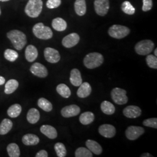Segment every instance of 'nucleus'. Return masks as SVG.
Wrapping results in <instances>:
<instances>
[{
  "label": "nucleus",
  "instance_id": "nucleus-9",
  "mask_svg": "<svg viewBox=\"0 0 157 157\" xmlns=\"http://www.w3.org/2000/svg\"><path fill=\"white\" fill-rule=\"evenodd\" d=\"M94 10L97 15L101 17L106 15L109 9V0H94Z\"/></svg>",
  "mask_w": 157,
  "mask_h": 157
},
{
  "label": "nucleus",
  "instance_id": "nucleus-7",
  "mask_svg": "<svg viewBox=\"0 0 157 157\" xmlns=\"http://www.w3.org/2000/svg\"><path fill=\"white\" fill-rule=\"evenodd\" d=\"M126 91L122 89L116 87L112 89L111 96L113 102L118 105H124L128 101Z\"/></svg>",
  "mask_w": 157,
  "mask_h": 157
},
{
  "label": "nucleus",
  "instance_id": "nucleus-23",
  "mask_svg": "<svg viewBox=\"0 0 157 157\" xmlns=\"http://www.w3.org/2000/svg\"><path fill=\"white\" fill-rule=\"evenodd\" d=\"M22 143L26 146H36L39 143V137L34 134H26L22 137Z\"/></svg>",
  "mask_w": 157,
  "mask_h": 157
},
{
  "label": "nucleus",
  "instance_id": "nucleus-2",
  "mask_svg": "<svg viewBox=\"0 0 157 157\" xmlns=\"http://www.w3.org/2000/svg\"><path fill=\"white\" fill-rule=\"evenodd\" d=\"M104 58L99 52H90L87 54L83 59V64L88 69H93L100 67L103 63Z\"/></svg>",
  "mask_w": 157,
  "mask_h": 157
},
{
  "label": "nucleus",
  "instance_id": "nucleus-24",
  "mask_svg": "<svg viewBox=\"0 0 157 157\" xmlns=\"http://www.w3.org/2000/svg\"><path fill=\"white\" fill-rule=\"evenodd\" d=\"M40 118V114L39 111L36 108H32L29 110L26 118L30 124H36L39 121Z\"/></svg>",
  "mask_w": 157,
  "mask_h": 157
},
{
  "label": "nucleus",
  "instance_id": "nucleus-38",
  "mask_svg": "<svg viewBox=\"0 0 157 157\" xmlns=\"http://www.w3.org/2000/svg\"><path fill=\"white\" fill-rule=\"evenodd\" d=\"M143 124L144 126H147V127L157 129V118H148V119H145L143 121Z\"/></svg>",
  "mask_w": 157,
  "mask_h": 157
},
{
  "label": "nucleus",
  "instance_id": "nucleus-22",
  "mask_svg": "<svg viewBox=\"0 0 157 157\" xmlns=\"http://www.w3.org/2000/svg\"><path fill=\"white\" fill-rule=\"evenodd\" d=\"M75 11L78 16H83L87 11L86 0H76L74 4Z\"/></svg>",
  "mask_w": 157,
  "mask_h": 157
},
{
  "label": "nucleus",
  "instance_id": "nucleus-6",
  "mask_svg": "<svg viewBox=\"0 0 157 157\" xmlns=\"http://www.w3.org/2000/svg\"><path fill=\"white\" fill-rule=\"evenodd\" d=\"M154 48V43L150 40H144L138 42L135 47L136 52L140 56L150 54Z\"/></svg>",
  "mask_w": 157,
  "mask_h": 157
},
{
  "label": "nucleus",
  "instance_id": "nucleus-35",
  "mask_svg": "<svg viewBox=\"0 0 157 157\" xmlns=\"http://www.w3.org/2000/svg\"><path fill=\"white\" fill-rule=\"evenodd\" d=\"M76 157H92L93 154L90 150L85 147H78L75 152Z\"/></svg>",
  "mask_w": 157,
  "mask_h": 157
},
{
  "label": "nucleus",
  "instance_id": "nucleus-1",
  "mask_svg": "<svg viewBox=\"0 0 157 157\" xmlns=\"http://www.w3.org/2000/svg\"><path fill=\"white\" fill-rule=\"evenodd\" d=\"M7 37L17 50H21L27 43L25 34L18 30H12L7 33Z\"/></svg>",
  "mask_w": 157,
  "mask_h": 157
},
{
  "label": "nucleus",
  "instance_id": "nucleus-32",
  "mask_svg": "<svg viewBox=\"0 0 157 157\" xmlns=\"http://www.w3.org/2000/svg\"><path fill=\"white\" fill-rule=\"evenodd\" d=\"M38 106L45 112H50L52 109V105L50 101L45 98H40L37 101Z\"/></svg>",
  "mask_w": 157,
  "mask_h": 157
},
{
  "label": "nucleus",
  "instance_id": "nucleus-46",
  "mask_svg": "<svg viewBox=\"0 0 157 157\" xmlns=\"http://www.w3.org/2000/svg\"><path fill=\"white\" fill-rule=\"evenodd\" d=\"M1 8H0V15H1Z\"/></svg>",
  "mask_w": 157,
  "mask_h": 157
},
{
  "label": "nucleus",
  "instance_id": "nucleus-13",
  "mask_svg": "<svg viewBox=\"0 0 157 157\" xmlns=\"http://www.w3.org/2000/svg\"><path fill=\"white\" fill-rule=\"evenodd\" d=\"M80 112V108L78 105L72 104L65 106L62 108L61 113L64 118H71L78 115Z\"/></svg>",
  "mask_w": 157,
  "mask_h": 157
},
{
  "label": "nucleus",
  "instance_id": "nucleus-10",
  "mask_svg": "<svg viewBox=\"0 0 157 157\" xmlns=\"http://www.w3.org/2000/svg\"><path fill=\"white\" fill-rule=\"evenodd\" d=\"M45 60L51 63H56L61 59V56L58 50L53 48L47 47L44 51Z\"/></svg>",
  "mask_w": 157,
  "mask_h": 157
},
{
  "label": "nucleus",
  "instance_id": "nucleus-3",
  "mask_svg": "<svg viewBox=\"0 0 157 157\" xmlns=\"http://www.w3.org/2000/svg\"><path fill=\"white\" fill-rule=\"evenodd\" d=\"M43 3L42 0H29L25 8L26 14L30 17L36 18L42 12Z\"/></svg>",
  "mask_w": 157,
  "mask_h": 157
},
{
  "label": "nucleus",
  "instance_id": "nucleus-12",
  "mask_svg": "<svg viewBox=\"0 0 157 157\" xmlns=\"http://www.w3.org/2000/svg\"><path fill=\"white\" fill-rule=\"evenodd\" d=\"M80 41V36L76 33H72L66 36L62 40V44L67 48H72L77 45Z\"/></svg>",
  "mask_w": 157,
  "mask_h": 157
},
{
  "label": "nucleus",
  "instance_id": "nucleus-30",
  "mask_svg": "<svg viewBox=\"0 0 157 157\" xmlns=\"http://www.w3.org/2000/svg\"><path fill=\"white\" fill-rule=\"evenodd\" d=\"M22 112V107L19 104H15L10 107L7 111L8 115L11 118H17Z\"/></svg>",
  "mask_w": 157,
  "mask_h": 157
},
{
  "label": "nucleus",
  "instance_id": "nucleus-44",
  "mask_svg": "<svg viewBox=\"0 0 157 157\" xmlns=\"http://www.w3.org/2000/svg\"><path fill=\"white\" fill-rule=\"evenodd\" d=\"M154 55H155V56H157V48H155V51H154Z\"/></svg>",
  "mask_w": 157,
  "mask_h": 157
},
{
  "label": "nucleus",
  "instance_id": "nucleus-17",
  "mask_svg": "<svg viewBox=\"0 0 157 157\" xmlns=\"http://www.w3.org/2000/svg\"><path fill=\"white\" fill-rule=\"evenodd\" d=\"M69 79L71 83L76 87H78L83 83L81 73L80 71L76 68H74L71 70Z\"/></svg>",
  "mask_w": 157,
  "mask_h": 157
},
{
  "label": "nucleus",
  "instance_id": "nucleus-25",
  "mask_svg": "<svg viewBox=\"0 0 157 157\" xmlns=\"http://www.w3.org/2000/svg\"><path fill=\"white\" fill-rule=\"evenodd\" d=\"M94 119V114L93 112L90 111L82 113L79 117L80 122L83 125H88L91 124L92 122H93Z\"/></svg>",
  "mask_w": 157,
  "mask_h": 157
},
{
  "label": "nucleus",
  "instance_id": "nucleus-37",
  "mask_svg": "<svg viewBox=\"0 0 157 157\" xmlns=\"http://www.w3.org/2000/svg\"><path fill=\"white\" fill-rule=\"evenodd\" d=\"M146 63L148 67L152 69H157V56L152 55V54H148L147 55L146 59Z\"/></svg>",
  "mask_w": 157,
  "mask_h": 157
},
{
  "label": "nucleus",
  "instance_id": "nucleus-14",
  "mask_svg": "<svg viewBox=\"0 0 157 157\" xmlns=\"http://www.w3.org/2000/svg\"><path fill=\"white\" fill-rule=\"evenodd\" d=\"M100 135L106 138H112L116 135L115 128L110 124H103L98 128Z\"/></svg>",
  "mask_w": 157,
  "mask_h": 157
},
{
  "label": "nucleus",
  "instance_id": "nucleus-15",
  "mask_svg": "<svg viewBox=\"0 0 157 157\" xmlns=\"http://www.w3.org/2000/svg\"><path fill=\"white\" fill-rule=\"evenodd\" d=\"M123 114L126 118H137L141 115V109L136 105H129L124 108Z\"/></svg>",
  "mask_w": 157,
  "mask_h": 157
},
{
  "label": "nucleus",
  "instance_id": "nucleus-28",
  "mask_svg": "<svg viewBox=\"0 0 157 157\" xmlns=\"http://www.w3.org/2000/svg\"><path fill=\"white\" fill-rule=\"evenodd\" d=\"M13 123L9 119H4L0 124V135L7 134L12 128Z\"/></svg>",
  "mask_w": 157,
  "mask_h": 157
},
{
  "label": "nucleus",
  "instance_id": "nucleus-16",
  "mask_svg": "<svg viewBox=\"0 0 157 157\" xmlns=\"http://www.w3.org/2000/svg\"><path fill=\"white\" fill-rule=\"evenodd\" d=\"M40 132L50 139H55L58 136V133L56 129L53 126L44 124L41 126Z\"/></svg>",
  "mask_w": 157,
  "mask_h": 157
},
{
  "label": "nucleus",
  "instance_id": "nucleus-40",
  "mask_svg": "<svg viewBox=\"0 0 157 157\" xmlns=\"http://www.w3.org/2000/svg\"><path fill=\"white\" fill-rule=\"evenodd\" d=\"M152 0H143V11L148 12L150 11L152 8Z\"/></svg>",
  "mask_w": 157,
  "mask_h": 157
},
{
  "label": "nucleus",
  "instance_id": "nucleus-18",
  "mask_svg": "<svg viewBox=\"0 0 157 157\" xmlns=\"http://www.w3.org/2000/svg\"><path fill=\"white\" fill-rule=\"evenodd\" d=\"M91 87L88 82H84L79 86L77 91V95L79 98H84L90 95L91 93Z\"/></svg>",
  "mask_w": 157,
  "mask_h": 157
},
{
  "label": "nucleus",
  "instance_id": "nucleus-19",
  "mask_svg": "<svg viewBox=\"0 0 157 157\" xmlns=\"http://www.w3.org/2000/svg\"><path fill=\"white\" fill-rule=\"evenodd\" d=\"M38 54V50L33 45H29L25 50V58L28 62H34L37 59Z\"/></svg>",
  "mask_w": 157,
  "mask_h": 157
},
{
  "label": "nucleus",
  "instance_id": "nucleus-41",
  "mask_svg": "<svg viewBox=\"0 0 157 157\" xmlns=\"http://www.w3.org/2000/svg\"><path fill=\"white\" fill-rule=\"evenodd\" d=\"M48 152L44 150H40V151L38 152L36 155V157H48Z\"/></svg>",
  "mask_w": 157,
  "mask_h": 157
},
{
  "label": "nucleus",
  "instance_id": "nucleus-20",
  "mask_svg": "<svg viewBox=\"0 0 157 157\" xmlns=\"http://www.w3.org/2000/svg\"><path fill=\"white\" fill-rule=\"evenodd\" d=\"M86 146L90 151L95 155H100L102 152V148L97 141L93 140H87L86 142Z\"/></svg>",
  "mask_w": 157,
  "mask_h": 157
},
{
  "label": "nucleus",
  "instance_id": "nucleus-45",
  "mask_svg": "<svg viewBox=\"0 0 157 157\" xmlns=\"http://www.w3.org/2000/svg\"><path fill=\"white\" fill-rule=\"evenodd\" d=\"M10 0H0V1H2V2H6V1H8Z\"/></svg>",
  "mask_w": 157,
  "mask_h": 157
},
{
  "label": "nucleus",
  "instance_id": "nucleus-5",
  "mask_svg": "<svg viewBox=\"0 0 157 157\" xmlns=\"http://www.w3.org/2000/svg\"><path fill=\"white\" fill-rule=\"evenodd\" d=\"M130 30L129 28L123 25H113L108 29L109 35L116 39H122L129 35Z\"/></svg>",
  "mask_w": 157,
  "mask_h": 157
},
{
  "label": "nucleus",
  "instance_id": "nucleus-29",
  "mask_svg": "<svg viewBox=\"0 0 157 157\" xmlns=\"http://www.w3.org/2000/svg\"><path fill=\"white\" fill-rule=\"evenodd\" d=\"M57 93L65 98H68L71 95V91L67 85L63 83L58 84L56 86Z\"/></svg>",
  "mask_w": 157,
  "mask_h": 157
},
{
  "label": "nucleus",
  "instance_id": "nucleus-31",
  "mask_svg": "<svg viewBox=\"0 0 157 157\" xmlns=\"http://www.w3.org/2000/svg\"><path fill=\"white\" fill-rule=\"evenodd\" d=\"M6 150L10 157H19L21 152L19 146L16 143H11L7 146Z\"/></svg>",
  "mask_w": 157,
  "mask_h": 157
},
{
  "label": "nucleus",
  "instance_id": "nucleus-39",
  "mask_svg": "<svg viewBox=\"0 0 157 157\" xmlns=\"http://www.w3.org/2000/svg\"><path fill=\"white\" fill-rule=\"evenodd\" d=\"M61 4V0H48L46 6L48 9H54L59 7Z\"/></svg>",
  "mask_w": 157,
  "mask_h": 157
},
{
  "label": "nucleus",
  "instance_id": "nucleus-8",
  "mask_svg": "<svg viewBox=\"0 0 157 157\" xmlns=\"http://www.w3.org/2000/svg\"><path fill=\"white\" fill-rule=\"evenodd\" d=\"M144 132V129L141 126H130L126 129L125 135L127 139L130 140H136L143 135Z\"/></svg>",
  "mask_w": 157,
  "mask_h": 157
},
{
  "label": "nucleus",
  "instance_id": "nucleus-36",
  "mask_svg": "<svg viewBox=\"0 0 157 157\" xmlns=\"http://www.w3.org/2000/svg\"><path fill=\"white\" fill-rule=\"evenodd\" d=\"M4 57L6 60L10 62H14L19 57V54L17 51L11 49H6L4 51Z\"/></svg>",
  "mask_w": 157,
  "mask_h": 157
},
{
  "label": "nucleus",
  "instance_id": "nucleus-4",
  "mask_svg": "<svg viewBox=\"0 0 157 157\" xmlns=\"http://www.w3.org/2000/svg\"><path fill=\"white\" fill-rule=\"evenodd\" d=\"M33 33L34 36L41 40H49L53 36L52 30L45 26L43 23H36L33 28Z\"/></svg>",
  "mask_w": 157,
  "mask_h": 157
},
{
  "label": "nucleus",
  "instance_id": "nucleus-21",
  "mask_svg": "<svg viewBox=\"0 0 157 157\" xmlns=\"http://www.w3.org/2000/svg\"><path fill=\"white\" fill-rule=\"evenodd\" d=\"M52 26L58 32H63L67 28V23L61 17H56L52 21Z\"/></svg>",
  "mask_w": 157,
  "mask_h": 157
},
{
  "label": "nucleus",
  "instance_id": "nucleus-26",
  "mask_svg": "<svg viewBox=\"0 0 157 157\" xmlns=\"http://www.w3.org/2000/svg\"><path fill=\"white\" fill-rule=\"evenodd\" d=\"M101 109L104 113L111 115L115 112V107L111 102L104 101L101 102Z\"/></svg>",
  "mask_w": 157,
  "mask_h": 157
},
{
  "label": "nucleus",
  "instance_id": "nucleus-43",
  "mask_svg": "<svg viewBox=\"0 0 157 157\" xmlns=\"http://www.w3.org/2000/svg\"><path fill=\"white\" fill-rule=\"evenodd\" d=\"M141 157H152L153 156L151 154H150V153H144L143 154H141L140 155Z\"/></svg>",
  "mask_w": 157,
  "mask_h": 157
},
{
  "label": "nucleus",
  "instance_id": "nucleus-42",
  "mask_svg": "<svg viewBox=\"0 0 157 157\" xmlns=\"http://www.w3.org/2000/svg\"><path fill=\"white\" fill-rule=\"evenodd\" d=\"M5 82H6V79H5V78L4 77L0 76V86L5 84Z\"/></svg>",
  "mask_w": 157,
  "mask_h": 157
},
{
  "label": "nucleus",
  "instance_id": "nucleus-34",
  "mask_svg": "<svg viewBox=\"0 0 157 157\" xmlns=\"http://www.w3.org/2000/svg\"><path fill=\"white\" fill-rule=\"evenodd\" d=\"M54 150L58 157H65L67 155V148L62 143H56L54 146Z\"/></svg>",
  "mask_w": 157,
  "mask_h": 157
},
{
  "label": "nucleus",
  "instance_id": "nucleus-27",
  "mask_svg": "<svg viewBox=\"0 0 157 157\" xmlns=\"http://www.w3.org/2000/svg\"><path fill=\"white\" fill-rule=\"evenodd\" d=\"M19 87V83L15 79L8 80L5 85L4 92L6 94H10L15 91Z\"/></svg>",
  "mask_w": 157,
  "mask_h": 157
},
{
  "label": "nucleus",
  "instance_id": "nucleus-11",
  "mask_svg": "<svg viewBox=\"0 0 157 157\" xmlns=\"http://www.w3.org/2000/svg\"><path fill=\"white\" fill-rule=\"evenodd\" d=\"M30 71L34 75L41 78H44L48 76V70L44 65L39 62H35L31 66Z\"/></svg>",
  "mask_w": 157,
  "mask_h": 157
},
{
  "label": "nucleus",
  "instance_id": "nucleus-33",
  "mask_svg": "<svg viewBox=\"0 0 157 157\" xmlns=\"http://www.w3.org/2000/svg\"><path fill=\"white\" fill-rule=\"evenodd\" d=\"M121 10L124 13L130 15H133L136 11L135 7L128 1H125L122 4Z\"/></svg>",
  "mask_w": 157,
  "mask_h": 157
}]
</instances>
